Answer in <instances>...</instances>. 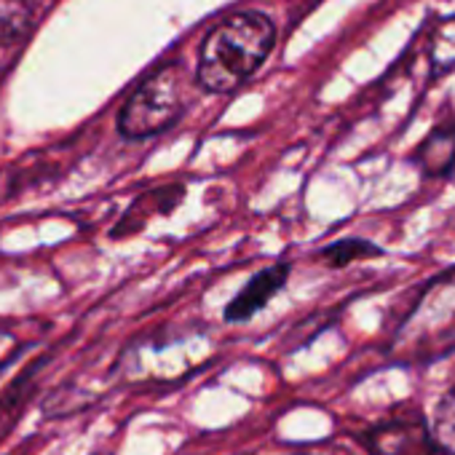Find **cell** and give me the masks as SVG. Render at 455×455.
<instances>
[{
	"instance_id": "cell-4",
	"label": "cell",
	"mask_w": 455,
	"mask_h": 455,
	"mask_svg": "<svg viewBox=\"0 0 455 455\" xmlns=\"http://www.w3.org/2000/svg\"><path fill=\"white\" fill-rule=\"evenodd\" d=\"M375 455H436L439 442H431L423 426L418 423H394L380 428L372 436Z\"/></svg>"
},
{
	"instance_id": "cell-5",
	"label": "cell",
	"mask_w": 455,
	"mask_h": 455,
	"mask_svg": "<svg viewBox=\"0 0 455 455\" xmlns=\"http://www.w3.org/2000/svg\"><path fill=\"white\" fill-rule=\"evenodd\" d=\"M418 164L426 174L442 177L455 166V124L439 126L418 150Z\"/></svg>"
},
{
	"instance_id": "cell-1",
	"label": "cell",
	"mask_w": 455,
	"mask_h": 455,
	"mask_svg": "<svg viewBox=\"0 0 455 455\" xmlns=\"http://www.w3.org/2000/svg\"><path fill=\"white\" fill-rule=\"evenodd\" d=\"M274 22L260 12H239L222 20L201 44L196 78L212 94L239 89L271 54Z\"/></svg>"
},
{
	"instance_id": "cell-7",
	"label": "cell",
	"mask_w": 455,
	"mask_h": 455,
	"mask_svg": "<svg viewBox=\"0 0 455 455\" xmlns=\"http://www.w3.org/2000/svg\"><path fill=\"white\" fill-rule=\"evenodd\" d=\"M428 57H431L434 76H444V73L455 70V17L452 20H444L434 30Z\"/></svg>"
},
{
	"instance_id": "cell-8",
	"label": "cell",
	"mask_w": 455,
	"mask_h": 455,
	"mask_svg": "<svg viewBox=\"0 0 455 455\" xmlns=\"http://www.w3.org/2000/svg\"><path fill=\"white\" fill-rule=\"evenodd\" d=\"M367 255H380V247H375L367 239H343V242H335V244L322 250L324 263H330L335 268L348 266V263H354L359 258H367Z\"/></svg>"
},
{
	"instance_id": "cell-3",
	"label": "cell",
	"mask_w": 455,
	"mask_h": 455,
	"mask_svg": "<svg viewBox=\"0 0 455 455\" xmlns=\"http://www.w3.org/2000/svg\"><path fill=\"white\" fill-rule=\"evenodd\" d=\"M287 276H290V266L284 263H276V266H268L263 268L260 274H255L247 287L228 303L225 308V319L228 322H247L252 319L260 308L268 306V300L287 284Z\"/></svg>"
},
{
	"instance_id": "cell-9",
	"label": "cell",
	"mask_w": 455,
	"mask_h": 455,
	"mask_svg": "<svg viewBox=\"0 0 455 455\" xmlns=\"http://www.w3.org/2000/svg\"><path fill=\"white\" fill-rule=\"evenodd\" d=\"M436 442L442 450L455 455V388L447 394V399L439 407L436 415Z\"/></svg>"
},
{
	"instance_id": "cell-2",
	"label": "cell",
	"mask_w": 455,
	"mask_h": 455,
	"mask_svg": "<svg viewBox=\"0 0 455 455\" xmlns=\"http://www.w3.org/2000/svg\"><path fill=\"white\" fill-rule=\"evenodd\" d=\"M188 76L182 65H164L148 76L126 100L118 116V129L129 140L153 137L169 129L185 110Z\"/></svg>"
},
{
	"instance_id": "cell-6",
	"label": "cell",
	"mask_w": 455,
	"mask_h": 455,
	"mask_svg": "<svg viewBox=\"0 0 455 455\" xmlns=\"http://www.w3.org/2000/svg\"><path fill=\"white\" fill-rule=\"evenodd\" d=\"M33 28V9L28 0H0V46H14Z\"/></svg>"
}]
</instances>
